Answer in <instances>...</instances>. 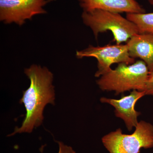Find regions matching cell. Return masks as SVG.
<instances>
[{
  "mask_svg": "<svg viewBox=\"0 0 153 153\" xmlns=\"http://www.w3.org/2000/svg\"><path fill=\"white\" fill-rule=\"evenodd\" d=\"M25 73L30 83L27 89L23 91L20 102L25 105L26 116L22 126L16 127L9 136L17 133H31L34 128L42 124L45 106L48 104H55L53 73L47 67L37 64L25 68Z\"/></svg>",
  "mask_w": 153,
  "mask_h": 153,
  "instance_id": "cell-1",
  "label": "cell"
},
{
  "mask_svg": "<svg viewBox=\"0 0 153 153\" xmlns=\"http://www.w3.org/2000/svg\"><path fill=\"white\" fill-rule=\"evenodd\" d=\"M149 73L142 60L130 65L119 63L115 69L100 76L97 83L101 90L114 91L115 95L131 90L144 91Z\"/></svg>",
  "mask_w": 153,
  "mask_h": 153,
  "instance_id": "cell-2",
  "label": "cell"
},
{
  "mask_svg": "<svg viewBox=\"0 0 153 153\" xmlns=\"http://www.w3.org/2000/svg\"><path fill=\"white\" fill-rule=\"evenodd\" d=\"M81 18L83 23L92 30L95 38H97L100 33L110 31L117 44L127 43L139 34L136 25L119 13L94 10L83 11Z\"/></svg>",
  "mask_w": 153,
  "mask_h": 153,
  "instance_id": "cell-3",
  "label": "cell"
},
{
  "mask_svg": "<svg viewBox=\"0 0 153 153\" xmlns=\"http://www.w3.org/2000/svg\"><path fill=\"white\" fill-rule=\"evenodd\" d=\"M102 142L109 153H140L142 148L153 147V126L140 121L131 134L118 128L102 137Z\"/></svg>",
  "mask_w": 153,
  "mask_h": 153,
  "instance_id": "cell-4",
  "label": "cell"
},
{
  "mask_svg": "<svg viewBox=\"0 0 153 153\" xmlns=\"http://www.w3.org/2000/svg\"><path fill=\"white\" fill-rule=\"evenodd\" d=\"M76 57L78 58L94 57L97 61V70L96 77H100L110 71L111 66L115 63L133 64L135 59L130 57L127 44L105 45L103 47L90 46L87 48L77 51Z\"/></svg>",
  "mask_w": 153,
  "mask_h": 153,
  "instance_id": "cell-5",
  "label": "cell"
},
{
  "mask_svg": "<svg viewBox=\"0 0 153 153\" xmlns=\"http://www.w3.org/2000/svg\"><path fill=\"white\" fill-rule=\"evenodd\" d=\"M53 0H0V21L22 26L37 15L47 14L44 8Z\"/></svg>",
  "mask_w": 153,
  "mask_h": 153,
  "instance_id": "cell-6",
  "label": "cell"
},
{
  "mask_svg": "<svg viewBox=\"0 0 153 153\" xmlns=\"http://www.w3.org/2000/svg\"><path fill=\"white\" fill-rule=\"evenodd\" d=\"M145 95L144 91L134 90L129 95L123 96L120 99L102 97L100 101L113 106L116 116L122 119L127 129L131 131L137 125L138 117L141 114L140 112L136 110L135 105L138 100Z\"/></svg>",
  "mask_w": 153,
  "mask_h": 153,
  "instance_id": "cell-7",
  "label": "cell"
},
{
  "mask_svg": "<svg viewBox=\"0 0 153 153\" xmlns=\"http://www.w3.org/2000/svg\"><path fill=\"white\" fill-rule=\"evenodd\" d=\"M83 11L101 10L114 13H145V10L136 0H78Z\"/></svg>",
  "mask_w": 153,
  "mask_h": 153,
  "instance_id": "cell-8",
  "label": "cell"
},
{
  "mask_svg": "<svg viewBox=\"0 0 153 153\" xmlns=\"http://www.w3.org/2000/svg\"><path fill=\"white\" fill-rule=\"evenodd\" d=\"M132 58H139L145 62L150 72L153 71V35L138 34L126 43Z\"/></svg>",
  "mask_w": 153,
  "mask_h": 153,
  "instance_id": "cell-9",
  "label": "cell"
},
{
  "mask_svg": "<svg viewBox=\"0 0 153 153\" xmlns=\"http://www.w3.org/2000/svg\"><path fill=\"white\" fill-rule=\"evenodd\" d=\"M126 18L136 25L139 34L153 35V13L126 14Z\"/></svg>",
  "mask_w": 153,
  "mask_h": 153,
  "instance_id": "cell-10",
  "label": "cell"
},
{
  "mask_svg": "<svg viewBox=\"0 0 153 153\" xmlns=\"http://www.w3.org/2000/svg\"><path fill=\"white\" fill-rule=\"evenodd\" d=\"M144 91L146 95L153 96V71L149 74Z\"/></svg>",
  "mask_w": 153,
  "mask_h": 153,
  "instance_id": "cell-11",
  "label": "cell"
},
{
  "mask_svg": "<svg viewBox=\"0 0 153 153\" xmlns=\"http://www.w3.org/2000/svg\"><path fill=\"white\" fill-rule=\"evenodd\" d=\"M59 145V152L58 153H76L72 147L64 144L61 142H57Z\"/></svg>",
  "mask_w": 153,
  "mask_h": 153,
  "instance_id": "cell-12",
  "label": "cell"
},
{
  "mask_svg": "<svg viewBox=\"0 0 153 153\" xmlns=\"http://www.w3.org/2000/svg\"><path fill=\"white\" fill-rule=\"evenodd\" d=\"M153 5V0H148Z\"/></svg>",
  "mask_w": 153,
  "mask_h": 153,
  "instance_id": "cell-13",
  "label": "cell"
}]
</instances>
